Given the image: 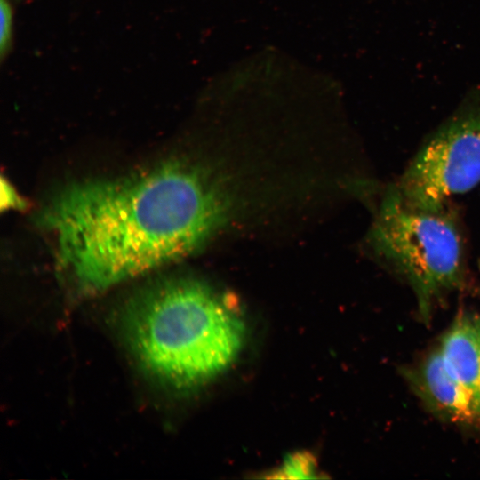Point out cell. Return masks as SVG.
Listing matches in <instances>:
<instances>
[{
    "mask_svg": "<svg viewBox=\"0 0 480 480\" xmlns=\"http://www.w3.org/2000/svg\"><path fill=\"white\" fill-rule=\"evenodd\" d=\"M226 174L173 162L67 187L44 214L60 263L79 288L96 292L190 254L242 204Z\"/></svg>",
    "mask_w": 480,
    "mask_h": 480,
    "instance_id": "1",
    "label": "cell"
},
{
    "mask_svg": "<svg viewBox=\"0 0 480 480\" xmlns=\"http://www.w3.org/2000/svg\"><path fill=\"white\" fill-rule=\"evenodd\" d=\"M122 326L144 369L179 389L228 370L246 335L234 301L191 278L163 283L136 297L124 309Z\"/></svg>",
    "mask_w": 480,
    "mask_h": 480,
    "instance_id": "2",
    "label": "cell"
},
{
    "mask_svg": "<svg viewBox=\"0 0 480 480\" xmlns=\"http://www.w3.org/2000/svg\"><path fill=\"white\" fill-rule=\"evenodd\" d=\"M367 243L374 257L412 290L428 321L434 305L463 287L467 251L458 216L404 203L388 185L374 211Z\"/></svg>",
    "mask_w": 480,
    "mask_h": 480,
    "instance_id": "3",
    "label": "cell"
},
{
    "mask_svg": "<svg viewBox=\"0 0 480 480\" xmlns=\"http://www.w3.org/2000/svg\"><path fill=\"white\" fill-rule=\"evenodd\" d=\"M480 183V86L420 144L390 185L407 204L438 210Z\"/></svg>",
    "mask_w": 480,
    "mask_h": 480,
    "instance_id": "4",
    "label": "cell"
},
{
    "mask_svg": "<svg viewBox=\"0 0 480 480\" xmlns=\"http://www.w3.org/2000/svg\"><path fill=\"white\" fill-rule=\"evenodd\" d=\"M404 374L426 407L441 420L480 428V398L446 370L439 349Z\"/></svg>",
    "mask_w": 480,
    "mask_h": 480,
    "instance_id": "5",
    "label": "cell"
},
{
    "mask_svg": "<svg viewBox=\"0 0 480 480\" xmlns=\"http://www.w3.org/2000/svg\"><path fill=\"white\" fill-rule=\"evenodd\" d=\"M438 349L448 372L480 398V319L458 316Z\"/></svg>",
    "mask_w": 480,
    "mask_h": 480,
    "instance_id": "6",
    "label": "cell"
},
{
    "mask_svg": "<svg viewBox=\"0 0 480 480\" xmlns=\"http://www.w3.org/2000/svg\"><path fill=\"white\" fill-rule=\"evenodd\" d=\"M316 473V463L308 452H297L287 458L274 472L278 478H312Z\"/></svg>",
    "mask_w": 480,
    "mask_h": 480,
    "instance_id": "7",
    "label": "cell"
},
{
    "mask_svg": "<svg viewBox=\"0 0 480 480\" xmlns=\"http://www.w3.org/2000/svg\"><path fill=\"white\" fill-rule=\"evenodd\" d=\"M0 55L4 59L12 47V8L8 0H0Z\"/></svg>",
    "mask_w": 480,
    "mask_h": 480,
    "instance_id": "8",
    "label": "cell"
}]
</instances>
